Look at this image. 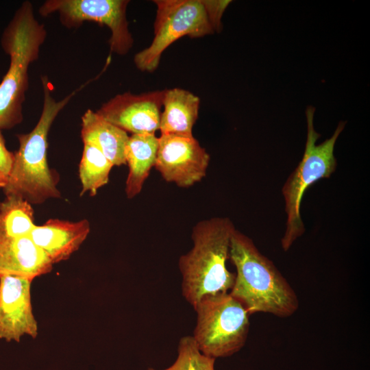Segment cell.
<instances>
[{"mask_svg":"<svg viewBox=\"0 0 370 370\" xmlns=\"http://www.w3.org/2000/svg\"><path fill=\"white\" fill-rule=\"evenodd\" d=\"M235 227L227 217H212L193 227V248L179 258L182 292L194 307L202 298L229 293L235 273L226 266Z\"/></svg>","mask_w":370,"mask_h":370,"instance_id":"2","label":"cell"},{"mask_svg":"<svg viewBox=\"0 0 370 370\" xmlns=\"http://www.w3.org/2000/svg\"><path fill=\"white\" fill-rule=\"evenodd\" d=\"M154 37L151 45L134 56L136 67L153 72L165 49L179 38H199L214 32L203 0H156Z\"/></svg>","mask_w":370,"mask_h":370,"instance_id":"7","label":"cell"},{"mask_svg":"<svg viewBox=\"0 0 370 370\" xmlns=\"http://www.w3.org/2000/svg\"><path fill=\"white\" fill-rule=\"evenodd\" d=\"M90 230L89 222L51 219L35 225L29 236L48 256L53 264L68 260L78 250Z\"/></svg>","mask_w":370,"mask_h":370,"instance_id":"12","label":"cell"},{"mask_svg":"<svg viewBox=\"0 0 370 370\" xmlns=\"http://www.w3.org/2000/svg\"><path fill=\"white\" fill-rule=\"evenodd\" d=\"M199 104V98L186 90H164L159 128L161 135L193 137Z\"/></svg>","mask_w":370,"mask_h":370,"instance_id":"14","label":"cell"},{"mask_svg":"<svg viewBox=\"0 0 370 370\" xmlns=\"http://www.w3.org/2000/svg\"><path fill=\"white\" fill-rule=\"evenodd\" d=\"M14 162V153L5 147V140L0 129V188L7 185L12 171Z\"/></svg>","mask_w":370,"mask_h":370,"instance_id":"20","label":"cell"},{"mask_svg":"<svg viewBox=\"0 0 370 370\" xmlns=\"http://www.w3.org/2000/svg\"><path fill=\"white\" fill-rule=\"evenodd\" d=\"M164 90L117 95L96 112L106 121L132 134H155L160 128Z\"/></svg>","mask_w":370,"mask_h":370,"instance_id":"11","label":"cell"},{"mask_svg":"<svg viewBox=\"0 0 370 370\" xmlns=\"http://www.w3.org/2000/svg\"><path fill=\"white\" fill-rule=\"evenodd\" d=\"M32 280L0 275V339L20 342L24 336L37 337L38 328L32 304Z\"/></svg>","mask_w":370,"mask_h":370,"instance_id":"10","label":"cell"},{"mask_svg":"<svg viewBox=\"0 0 370 370\" xmlns=\"http://www.w3.org/2000/svg\"><path fill=\"white\" fill-rule=\"evenodd\" d=\"M46 36L44 25L34 17L32 3H23L2 35V47L10 56V64L0 84L1 130L10 129L23 119L28 68L38 58Z\"/></svg>","mask_w":370,"mask_h":370,"instance_id":"4","label":"cell"},{"mask_svg":"<svg viewBox=\"0 0 370 370\" xmlns=\"http://www.w3.org/2000/svg\"><path fill=\"white\" fill-rule=\"evenodd\" d=\"M35 225L34 210L28 201L8 195L0 202V237L27 236Z\"/></svg>","mask_w":370,"mask_h":370,"instance_id":"17","label":"cell"},{"mask_svg":"<svg viewBox=\"0 0 370 370\" xmlns=\"http://www.w3.org/2000/svg\"><path fill=\"white\" fill-rule=\"evenodd\" d=\"M307 136L301 160L289 175L282 188L286 215L285 230L281 246L287 251L305 232L301 215V205L306 190L316 182L330 177L336 171V158L334 147L343 132L345 122H340L332 136L316 144L321 134L314 127V108L306 110Z\"/></svg>","mask_w":370,"mask_h":370,"instance_id":"5","label":"cell"},{"mask_svg":"<svg viewBox=\"0 0 370 370\" xmlns=\"http://www.w3.org/2000/svg\"><path fill=\"white\" fill-rule=\"evenodd\" d=\"M229 260L236 269L229 293L249 314L264 312L286 318L297 310V295L286 279L253 240L236 229L230 239Z\"/></svg>","mask_w":370,"mask_h":370,"instance_id":"1","label":"cell"},{"mask_svg":"<svg viewBox=\"0 0 370 370\" xmlns=\"http://www.w3.org/2000/svg\"><path fill=\"white\" fill-rule=\"evenodd\" d=\"M158 137L155 134H132L128 139L125 158L129 167L125 193L129 199L142 190L152 166H155Z\"/></svg>","mask_w":370,"mask_h":370,"instance_id":"16","label":"cell"},{"mask_svg":"<svg viewBox=\"0 0 370 370\" xmlns=\"http://www.w3.org/2000/svg\"><path fill=\"white\" fill-rule=\"evenodd\" d=\"M42 84L44 101L41 115L29 133L17 135L19 148L14 153L12 171L3 188L6 196H19L30 204H41L60 197L56 174L47 162L48 133L59 112L84 86L56 101L51 95L47 77L42 78Z\"/></svg>","mask_w":370,"mask_h":370,"instance_id":"3","label":"cell"},{"mask_svg":"<svg viewBox=\"0 0 370 370\" xmlns=\"http://www.w3.org/2000/svg\"><path fill=\"white\" fill-rule=\"evenodd\" d=\"M193 308L197 321L192 336L204 355L228 357L245 345L250 314L230 293L206 296Z\"/></svg>","mask_w":370,"mask_h":370,"instance_id":"6","label":"cell"},{"mask_svg":"<svg viewBox=\"0 0 370 370\" xmlns=\"http://www.w3.org/2000/svg\"><path fill=\"white\" fill-rule=\"evenodd\" d=\"M113 164L94 145L84 143L82 159L79 165V177L82 184L80 195L88 192L95 196L99 188L109 182Z\"/></svg>","mask_w":370,"mask_h":370,"instance_id":"18","label":"cell"},{"mask_svg":"<svg viewBox=\"0 0 370 370\" xmlns=\"http://www.w3.org/2000/svg\"><path fill=\"white\" fill-rule=\"evenodd\" d=\"M81 137L83 143L97 147L114 166L126 164L125 149L127 132L109 123L92 110L82 117Z\"/></svg>","mask_w":370,"mask_h":370,"instance_id":"15","label":"cell"},{"mask_svg":"<svg viewBox=\"0 0 370 370\" xmlns=\"http://www.w3.org/2000/svg\"><path fill=\"white\" fill-rule=\"evenodd\" d=\"M127 0H49L40 8L42 16L58 12L63 25L75 27L84 21L106 25L111 31L110 51L126 54L133 38L126 18Z\"/></svg>","mask_w":370,"mask_h":370,"instance_id":"8","label":"cell"},{"mask_svg":"<svg viewBox=\"0 0 370 370\" xmlns=\"http://www.w3.org/2000/svg\"><path fill=\"white\" fill-rule=\"evenodd\" d=\"M230 1L203 0L210 22L214 32H219L222 25L221 19Z\"/></svg>","mask_w":370,"mask_h":370,"instance_id":"21","label":"cell"},{"mask_svg":"<svg viewBox=\"0 0 370 370\" xmlns=\"http://www.w3.org/2000/svg\"><path fill=\"white\" fill-rule=\"evenodd\" d=\"M210 157L193 137L160 135L154 167L169 182L186 188L206 175Z\"/></svg>","mask_w":370,"mask_h":370,"instance_id":"9","label":"cell"},{"mask_svg":"<svg viewBox=\"0 0 370 370\" xmlns=\"http://www.w3.org/2000/svg\"><path fill=\"white\" fill-rule=\"evenodd\" d=\"M53 265L29 236L0 237V275H17L33 280L50 273Z\"/></svg>","mask_w":370,"mask_h":370,"instance_id":"13","label":"cell"},{"mask_svg":"<svg viewBox=\"0 0 370 370\" xmlns=\"http://www.w3.org/2000/svg\"><path fill=\"white\" fill-rule=\"evenodd\" d=\"M215 360L201 353L192 336H186L180 339L175 361L162 370H215Z\"/></svg>","mask_w":370,"mask_h":370,"instance_id":"19","label":"cell"}]
</instances>
